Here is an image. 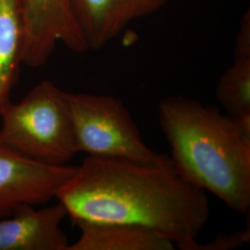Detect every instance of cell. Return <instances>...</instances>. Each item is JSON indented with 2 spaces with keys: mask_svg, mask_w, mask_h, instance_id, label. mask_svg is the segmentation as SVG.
Returning <instances> with one entry per match:
<instances>
[{
  "mask_svg": "<svg viewBox=\"0 0 250 250\" xmlns=\"http://www.w3.org/2000/svg\"><path fill=\"white\" fill-rule=\"evenodd\" d=\"M56 199L76 225H137L181 250H192L210 214L205 191L182 178L170 160L146 163L87 156Z\"/></svg>",
  "mask_w": 250,
  "mask_h": 250,
  "instance_id": "1",
  "label": "cell"
},
{
  "mask_svg": "<svg viewBox=\"0 0 250 250\" xmlns=\"http://www.w3.org/2000/svg\"><path fill=\"white\" fill-rule=\"evenodd\" d=\"M169 0H71L72 14L88 48L98 50L138 19L152 15Z\"/></svg>",
  "mask_w": 250,
  "mask_h": 250,
  "instance_id": "7",
  "label": "cell"
},
{
  "mask_svg": "<svg viewBox=\"0 0 250 250\" xmlns=\"http://www.w3.org/2000/svg\"><path fill=\"white\" fill-rule=\"evenodd\" d=\"M233 58H250V12L244 14L235 37Z\"/></svg>",
  "mask_w": 250,
  "mask_h": 250,
  "instance_id": "13",
  "label": "cell"
},
{
  "mask_svg": "<svg viewBox=\"0 0 250 250\" xmlns=\"http://www.w3.org/2000/svg\"><path fill=\"white\" fill-rule=\"evenodd\" d=\"M67 217L60 202L41 208L21 206L0 219V250H67L69 240L62 228Z\"/></svg>",
  "mask_w": 250,
  "mask_h": 250,
  "instance_id": "8",
  "label": "cell"
},
{
  "mask_svg": "<svg viewBox=\"0 0 250 250\" xmlns=\"http://www.w3.org/2000/svg\"><path fill=\"white\" fill-rule=\"evenodd\" d=\"M24 20L20 0H0V114L23 64Z\"/></svg>",
  "mask_w": 250,
  "mask_h": 250,
  "instance_id": "10",
  "label": "cell"
},
{
  "mask_svg": "<svg viewBox=\"0 0 250 250\" xmlns=\"http://www.w3.org/2000/svg\"><path fill=\"white\" fill-rule=\"evenodd\" d=\"M215 96L228 115L250 120V58H233L217 82Z\"/></svg>",
  "mask_w": 250,
  "mask_h": 250,
  "instance_id": "11",
  "label": "cell"
},
{
  "mask_svg": "<svg viewBox=\"0 0 250 250\" xmlns=\"http://www.w3.org/2000/svg\"><path fill=\"white\" fill-rule=\"evenodd\" d=\"M20 4L25 29L24 65L44 66L59 43L75 53L89 50L73 17L71 0H20Z\"/></svg>",
  "mask_w": 250,
  "mask_h": 250,
  "instance_id": "5",
  "label": "cell"
},
{
  "mask_svg": "<svg viewBox=\"0 0 250 250\" xmlns=\"http://www.w3.org/2000/svg\"><path fill=\"white\" fill-rule=\"evenodd\" d=\"M75 166H50L28 160L0 138V219L22 205H41L56 198Z\"/></svg>",
  "mask_w": 250,
  "mask_h": 250,
  "instance_id": "6",
  "label": "cell"
},
{
  "mask_svg": "<svg viewBox=\"0 0 250 250\" xmlns=\"http://www.w3.org/2000/svg\"><path fill=\"white\" fill-rule=\"evenodd\" d=\"M78 240L67 250H172V242L149 229L133 224L83 223L77 224Z\"/></svg>",
  "mask_w": 250,
  "mask_h": 250,
  "instance_id": "9",
  "label": "cell"
},
{
  "mask_svg": "<svg viewBox=\"0 0 250 250\" xmlns=\"http://www.w3.org/2000/svg\"><path fill=\"white\" fill-rule=\"evenodd\" d=\"M67 93L42 81L0 114V138L28 160L50 166L67 165L79 153Z\"/></svg>",
  "mask_w": 250,
  "mask_h": 250,
  "instance_id": "3",
  "label": "cell"
},
{
  "mask_svg": "<svg viewBox=\"0 0 250 250\" xmlns=\"http://www.w3.org/2000/svg\"><path fill=\"white\" fill-rule=\"evenodd\" d=\"M79 151L88 156L162 163L169 156L150 148L122 99L87 93H67Z\"/></svg>",
  "mask_w": 250,
  "mask_h": 250,
  "instance_id": "4",
  "label": "cell"
},
{
  "mask_svg": "<svg viewBox=\"0 0 250 250\" xmlns=\"http://www.w3.org/2000/svg\"><path fill=\"white\" fill-rule=\"evenodd\" d=\"M250 239V230H244L231 234H218L209 243L200 244L197 241L192 250H232L249 243Z\"/></svg>",
  "mask_w": 250,
  "mask_h": 250,
  "instance_id": "12",
  "label": "cell"
},
{
  "mask_svg": "<svg viewBox=\"0 0 250 250\" xmlns=\"http://www.w3.org/2000/svg\"><path fill=\"white\" fill-rule=\"evenodd\" d=\"M158 116L179 175L233 211L249 213L250 120L224 115L182 95L161 99Z\"/></svg>",
  "mask_w": 250,
  "mask_h": 250,
  "instance_id": "2",
  "label": "cell"
}]
</instances>
